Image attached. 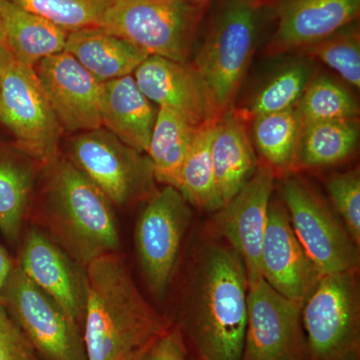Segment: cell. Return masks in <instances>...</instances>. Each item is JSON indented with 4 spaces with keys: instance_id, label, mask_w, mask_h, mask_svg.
I'll return each instance as SVG.
<instances>
[{
    "instance_id": "cell-33",
    "label": "cell",
    "mask_w": 360,
    "mask_h": 360,
    "mask_svg": "<svg viewBox=\"0 0 360 360\" xmlns=\"http://www.w3.org/2000/svg\"><path fill=\"white\" fill-rule=\"evenodd\" d=\"M0 360H42L1 303Z\"/></svg>"
},
{
    "instance_id": "cell-14",
    "label": "cell",
    "mask_w": 360,
    "mask_h": 360,
    "mask_svg": "<svg viewBox=\"0 0 360 360\" xmlns=\"http://www.w3.org/2000/svg\"><path fill=\"white\" fill-rule=\"evenodd\" d=\"M34 70L63 129L84 132L103 127V82L77 59L63 51L42 59Z\"/></svg>"
},
{
    "instance_id": "cell-15",
    "label": "cell",
    "mask_w": 360,
    "mask_h": 360,
    "mask_svg": "<svg viewBox=\"0 0 360 360\" xmlns=\"http://www.w3.org/2000/svg\"><path fill=\"white\" fill-rule=\"evenodd\" d=\"M16 264L82 328L89 290L86 267L49 234L32 227L23 236Z\"/></svg>"
},
{
    "instance_id": "cell-16",
    "label": "cell",
    "mask_w": 360,
    "mask_h": 360,
    "mask_svg": "<svg viewBox=\"0 0 360 360\" xmlns=\"http://www.w3.org/2000/svg\"><path fill=\"white\" fill-rule=\"evenodd\" d=\"M134 77L151 103L174 110L195 127L222 115L205 80L188 61L150 56L134 71Z\"/></svg>"
},
{
    "instance_id": "cell-32",
    "label": "cell",
    "mask_w": 360,
    "mask_h": 360,
    "mask_svg": "<svg viewBox=\"0 0 360 360\" xmlns=\"http://www.w3.org/2000/svg\"><path fill=\"white\" fill-rule=\"evenodd\" d=\"M328 191L349 236L360 245V175L359 170L333 175Z\"/></svg>"
},
{
    "instance_id": "cell-20",
    "label": "cell",
    "mask_w": 360,
    "mask_h": 360,
    "mask_svg": "<svg viewBox=\"0 0 360 360\" xmlns=\"http://www.w3.org/2000/svg\"><path fill=\"white\" fill-rule=\"evenodd\" d=\"M101 115L104 129L130 148L146 153L158 110L139 89L134 75L103 82Z\"/></svg>"
},
{
    "instance_id": "cell-30",
    "label": "cell",
    "mask_w": 360,
    "mask_h": 360,
    "mask_svg": "<svg viewBox=\"0 0 360 360\" xmlns=\"http://www.w3.org/2000/svg\"><path fill=\"white\" fill-rule=\"evenodd\" d=\"M68 32L101 27L115 0H9Z\"/></svg>"
},
{
    "instance_id": "cell-28",
    "label": "cell",
    "mask_w": 360,
    "mask_h": 360,
    "mask_svg": "<svg viewBox=\"0 0 360 360\" xmlns=\"http://www.w3.org/2000/svg\"><path fill=\"white\" fill-rule=\"evenodd\" d=\"M295 110L302 124L357 118L359 103L342 85L328 77L310 80Z\"/></svg>"
},
{
    "instance_id": "cell-22",
    "label": "cell",
    "mask_w": 360,
    "mask_h": 360,
    "mask_svg": "<svg viewBox=\"0 0 360 360\" xmlns=\"http://www.w3.org/2000/svg\"><path fill=\"white\" fill-rule=\"evenodd\" d=\"M0 26L9 49L32 66L65 51L70 33L9 0H0Z\"/></svg>"
},
{
    "instance_id": "cell-12",
    "label": "cell",
    "mask_w": 360,
    "mask_h": 360,
    "mask_svg": "<svg viewBox=\"0 0 360 360\" xmlns=\"http://www.w3.org/2000/svg\"><path fill=\"white\" fill-rule=\"evenodd\" d=\"M302 309L264 277L248 284L243 360H305Z\"/></svg>"
},
{
    "instance_id": "cell-21",
    "label": "cell",
    "mask_w": 360,
    "mask_h": 360,
    "mask_svg": "<svg viewBox=\"0 0 360 360\" xmlns=\"http://www.w3.org/2000/svg\"><path fill=\"white\" fill-rule=\"evenodd\" d=\"M65 52L103 84L132 75L149 56L136 45L101 27L68 33Z\"/></svg>"
},
{
    "instance_id": "cell-7",
    "label": "cell",
    "mask_w": 360,
    "mask_h": 360,
    "mask_svg": "<svg viewBox=\"0 0 360 360\" xmlns=\"http://www.w3.org/2000/svg\"><path fill=\"white\" fill-rule=\"evenodd\" d=\"M203 13L182 0H115L101 27L149 56L186 63Z\"/></svg>"
},
{
    "instance_id": "cell-18",
    "label": "cell",
    "mask_w": 360,
    "mask_h": 360,
    "mask_svg": "<svg viewBox=\"0 0 360 360\" xmlns=\"http://www.w3.org/2000/svg\"><path fill=\"white\" fill-rule=\"evenodd\" d=\"M276 28L271 53L304 49L359 18L360 0H274Z\"/></svg>"
},
{
    "instance_id": "cell-25",
    "label": "cell",
    "mask_w": 360,
    "mask_h": 360,
    "mask_svg": "<svg viewBox=\"0 0 360 360\" xmlns=\"http://www.w3.org/2000/svg\"><path fill=\"white\" fill-rule=\"evenodd\" d=\"M359 141L357 118L302 125L295 168L329 167L354 155Z\"/></svg>"
},
{
    "instance_id": "cell-9",
    "label": "cell",
    "mask_w": 360,
    "mask_h": 360,
    "mask_svg": "<svg viewBox=\"0 0 360 360\" xmlns=\"http://www.w3.org/2000/svg\"><path fill=\"white\" fill-rule=\"evenodd\" d=\"M0 303L42 360H87L82 326L35 285L18 264L7 279Z\"/></svg>"
},
{
    "instance_id": "cell-35",
    "label": "cell",
    "mask_w": 360,
    "mask_h": 360,
    "mask_svg": "<svg viewBox=\"0 0 360 360\" xmlns=\"http://www.w3.org/2000/svg\"><path fill=\"white\" fill-rule=\"evenodd\" d=\"M16 262L9 255L2 243H0V302H1L2 291L15 266Z\"/></svg>"
},
{
    "instance_id": "cell-26",
    "label": "cell",
    "mask_w": 360,
    "mask_h": 360,
    "mask_svg": "<svg viewBox=\"0 0 360 360\" xmlns=\"http://www.w3.org/2000/svg\"><path fill=\"white\" fill-rule=\"evenodd\" d=\"M217 122L206 123L198 129L180 170L176 188L189 205L208 212H217L221 207L212 160V142Z\"/></svg>"
},
{
    "instance_id": "cell-10",
    "label": "cell",
    "mask_w": 360,
    "mask_h": 360,
    "mask_svg": "<svg viewBox=\"0 0 360 360\" xmlns=\"http://www.w3.org/2000/svg\"><path fill=\"white\" fill-rule=\"evenodd\" d=\"M293 231L321 276L357 271L359 246L321 196L298 177L279 187Z\"/></svg>"
},
{
    "instance_id": "cell-5",
    "label": "cell",
    "mask_w": 360,
    "mask_h": 360,
    "mask_svg": "<svg viewBox=\"0 0 360 360\" xmlns=\"http://www.w3.org/2000/svg\"><path fill=\"white\" fill-rule=\"evenodd\" d=\"M262 7V0H222L194 59L222 115L231 108L250 66Z\"/></svg>"
},
{
    "instance_id": "cell-37",
    "label": "cell",
    "mask_w": 360,
    "mask_h": 360,
    "mask_svg": "<svg viewBox=\"0 0 360 360\" xmlns=\"http://www.w3.org/2000/svg\"><path fill=\"white\" fill-rule=\"evenodd\" d=\"M141 357H139V359H135V360H141Z\"/></svg>"
},
{
    "instance_id": "cell-27",
    "label": "cell",
    "mask_w": 360,
    "mask_h": 360,
    "mask_svg": "<svg viewBox=\"0 0 360 360\" xmlns=\"http://www.w3.org/2000/svg\"><path fill=\"white\" fill-rule=\"evenodd\" d=\"M302 127L295 108L253 118L255 146L276 174L295 168Z\"/></svg>"
},
{
    "instance_id": "cell-1",
    "label": "cell",
    "mask_w": 360,
    "mask_h": 360,
    "mask_svg": "<svg viewBox=\"0 0 360 360\" xmlns=\"http://www.w3.org/2000/svg\"><path fill=\"white\" fill-rule=\"evenodd\" d=\"M248 274L231 246L200 248L177 326L193 360H243L248 321Z\"/></svg>"
},
{
    "instance_id": "cell-17",
    "label": "cell",
    "mask_w": 360,
    "mask_h": 360,
    "mask_svg": "<svg viewBox=\"0 0 360 360\" xmlns=\"http://www.w3.org/2000/svg\"><path fill=\"white\" fill-rule=\"evenodd\" d=\"M262 274L277 292L302 307L322 276L296 238L281 200L270 201Z\"/></svg>"
},
{
    "instance_id": "cell-24",
    "label": "cell",
    "mask_w": 360,
    "mask_h": 360,
    "mask_svg": "<svg viewBox=\"0 0 360 360\" xmlns=\"http://www.w3.org/2000/svg\"><path fill=\"white\" fill-rule=\"evenodd\" d=\"M200 127L165 106H160L146 155L155 180L177 188L180 170Z\"/></svg>"
},
{
    "instance_id": "cell-31",
    "label": "cell",
    "mask_w": 360,
    "mask_h": 360,
    "mask_svg": "<svg viewBox=\"0 0 360 360\" xmlns=\"http://www.w3.org/2000/svg\"><path fill=\"white\" fill-rule=\"evenodd\" d=\"M312 58L336 71L352 86L360 87V37L354 23L304 49Z\"/></svg>"
},
{
    "instance_id": "cell-2",
    "label": "cell",
    "mask_w": 360,
    "mask_h": 360,
    "mask_svg": "<svg viewBox=\"0 0 360 360\" xmlns=\"http://www.w3.org/2000/svg\"><path fill=\"white\" fill-rule=\"evenodd\" d=\"M82 335L87 360H135L172 326L137 288L117 253L86 266Z\"/></svg>"
},
{
    "instance_id": "cell-6",
    "label": "cell",
    "mask_w": 360,
    "mask_h": 360,
    "mask_svg": "<svg viewBox=\"0 0 360 360\" xmlns=\"http://www.w3.org/2000/svg\"><path fill=\"white\" fill-rule=\"evenodd\" d=\"M356 272L322 276L303 303L305 360H360Z\"/></svg>"
},
{
    "instance_id": "cell-11",
    "label": "cell",
    "mask_w": 360,
    "mask_h": 360,
    "mask_svg": "<svg viewBox=\"0 0 360 360\" xmlns=\"http://www.w3.org/2000/svg\"><path fill=\"white\" fill-rule=\"evenodd\" d=\"M191 217V205L172 186L151 194L139 214L135 250L146 283L156 296L169 288Z\"/></svg>"
},
{
    "instance_id": "cell-8",
    "label": "cell",
    "mask_w": 360,
    "mask_h": 360,
    "mask_svg": "<svg viewBox=\"0 0 360 360\" xmlns=\"http://www.w3.org/2000/svg\"><path fill=\"white\" fill-rule=\"evenodd\" d=\"M68 160L112 205H127L153 194L156 180L148 156L123 143L104 127L73 137Z\"/></svg>"
},
{
    "instance_id": "cell-29",
    "label": "cell",
    "mask_w": 360,
    "mask_h": 360,
    "mask_svg": "<svg viewBox=\"0 0 360 360\" xmlns=\"http://www.w3.org/2000/svg\"><path fill=\"white\" fill-rule=\"evenodd\" d=\"M311 77V68L305 61H295L270 78L255 94L246 115L253 120L257 116L281 112L295 108Z\"/></svg>"
},
{
    "instance_id": "cell-4",
    "label": "cell",
    "mask_w": 360,
    "mask_h": 360,
    "mask_svg": "<svg viewBox=\"0 0 360 360\" xmlns=\"http://www.w3.org/2000/svg\"><path fill=\"white\" fill-rule=\"evenodd\" d=\"M0 125L18 150L49 167L58 158L63 127L54 115L34 66L9 49L0 26Z\"/></svg>"
},
{
    "instance_id": "cell-13",
    "label": "cell",
    "mask_w": 360,
    "mask_h": 360,
    "mask_svg": "<svg viewBox=\"0 0 360 360\" xmlns=\"http://www.w3.org/2000/svg\"><path fill=\"white\" fill-rule=\"evenodd\" d=\"M276 172L264 162L245 186L215 212L212 231L238 253L245 264L248 284L262 277V250Z\"/></svg>"
},
{
    "instance_id": "cell-34",
    "label": "cell",
    "mask_w": 360,
    "mask_h": 360,
    "mask_svg": "<svg viewBox=\"0 0 360 360\" xmlns=\"http://www.w3.org/2000/svg\"><path fill=\"white\" fill-rule=\"evenodd\" d=\"M141 360H189L188 347L179 326H170L156 338L141 355Z\"/></svg>"
},
{
    "instance_id": "cell-19",
    "label": "cell",
    "mask_w": 360,
    "mask_h": 360,
    "mask_svg": "<svg viewBox=\"0 0 360 360\" xmlns=\"http://www.w3.org/2000/svg\"><path fill=\"white\" fill-rule=\"evenodd\" d=\"M245 115L229 110L215 125L212 160L220 205L229 202L257 168ZM220 207V208H221Z\"/></svg>"
},
{
    "instance_id": "cell-36",
    "label": "cell",
    "mask_w": 360,
    "mask_h": 360,
    "mask_svg": "<svg viewBox=\"0 0 360 360\" xmlns=\"http://www.w3.org/2000/svg\"><path fill=\"white\" fill-rule=\"evenodd\" d=\"M182 1L193 4V6L205 7L206 4H207L210 0H182Z\"/></svg>"
},
{
    "instance_id": "cell-3",
    "label": "cell",
    "mask_w": 360,
    "mask_h": 360,
    "mask_svg": "<svg viewBox=\"0 0 360 360\" xmlns=\"http://www.w3.org/2000/svg\"><path fill=\"white\" fill-rule=\"evenodd\" d=\"M46 168L41 217L49 236L86 267L120 245L112 203L68 160Z\"/></svg>"
},
{
    "instance_id": "cell-23",
    "label": "cell",
    "mask_w": 360,
    "mask_h": 360,
    "mask_svg": "<svg viewBox=\"0 0 360 360\" xmlns=\"http://www.w3.org/2000/svg\"><path fill=\"white\" fill-rule=\"evenodd\" d=\"M34 184L32 160L15 146L0 144V232L20 238Z\"/></svg>"
}]
</instances>
